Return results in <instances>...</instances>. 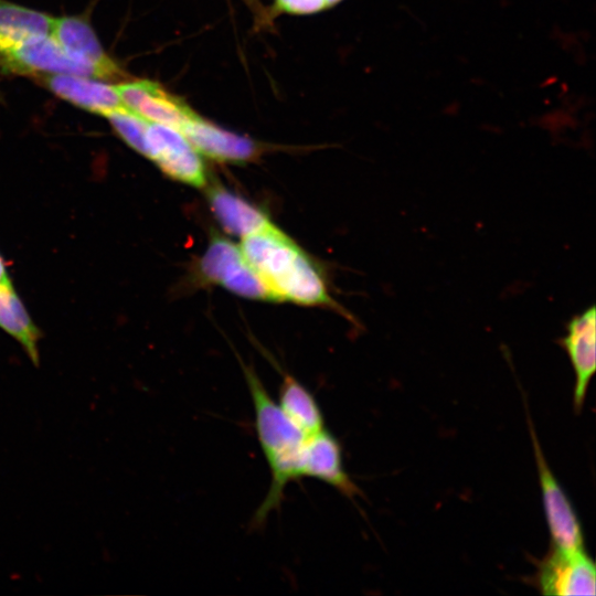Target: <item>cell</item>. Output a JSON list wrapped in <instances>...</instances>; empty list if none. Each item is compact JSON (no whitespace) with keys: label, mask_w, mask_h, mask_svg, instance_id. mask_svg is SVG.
Wrapping results in <instances>:
<instances>
[{"label":"cell","mask_w":596,"mask_h":596,"mask_svg":"<svg viewBox=\"0 0 596 596\" xmlns=\"http://www.w3.org/2000/svg\"><path fill=\"white\" fill-rule=\"evenodd\" d=\"M0 328L19 342L32 363L39 366L41 332L14 290L11 280L0 284Z\"/></svg>","instance_id":"2e32d148"},{"label":"cell","mask_w":596,"mask_h":596,"mask_svg":"<svg viewBox=\"0 0 596 596\" xmlns=\"http://www.w3.org/2000/svg\"><path fill=\"white\" fill-rule=\"evenodd\" d=\"M179 131L201 155L220 162H249L262 151L255 140L226 130L198 113Z\"/></svg>","instance_id":"30bf717a"},{"label":"cell","mask_w":596,"mask_h":596,"mask_svg":"<svg viewBox=\"0 0 596 596\" xmlns=\"http://www.w3.org/2000/svg\"><path fill=\"white\" fill-rule=\"evenodd\" d=\"M240 247L274 301L337 306L311 258L273 223L243 237Z\"/></svg>","instance_id":"6da1fadb"},{"label":"cell","mask_w":596,"mask_h":596,"mask_svg":"<svg viewBox=\"0 0 596 596\" xmlns=\"http://www.w3.org/2000/svg\"><path fill=\"white\" fill-rule=\"evenodd\" d=\"M560 344L567 352L575 373L574 406L579 411L596 369V311L590 306L574 316Z\"/></svg>","instance_id":"7c38bea8"},{"label":"cell","mask_w":596,"mask_h":596,"mask_svg":"<svg viewBox=\"0 0 596 596\" xmlns=\"http://www.w3.org/2000/svg\"><path fill=\"white\" fill-rule=\"evenodd\" d=\"M199 277L248 299L272 300L273 295L245 258L240 246L213 235L200 258Z\"/></svg>","instance_id":"3957f363"},{"label":"cell","mask_w":596,"mask_h":596,"mask_svg":"<svg viewBox=\"0 0 596 596\" xmlns=\"http://www.w3.org/2000/svg\"><path fill=\"white\" fill-rule=\"evenodd\" d=\"M254 408V426L268 464L270 485L252 519L260 526L280 507L287 485L301 478V460L307 435L281 411L252 365L242 363Z\"/></svg>","instance_id":"7a4b0ae2"},{"label":"cell","mask_w":596,"mask_h":596,"mask_svg":"<svg viewBox=\"0 0 596 596\" xmlns=\"http://www.w3.org/2000/svg\"><path fill=\"white\" fill-rule=\"evenodd\" d=\"M116 134L135 151L145 156L146 132L149 121L127 108L104 116Z\"/></svg>","instance_id":"ac0fdd59"},{"label":"cell","mask_w":596,"mask_h":596,"mask_svg":"<svg viewBox=\"0 0 596 596\" xmlns=\"http://www.w3.org/2000/svg\"><path fill=\"white\" fill-rule=\"evenodd\" d=\"M125 107L143 119L180 130L196 113L181 97L149 79L115 84Z\"/></svg>","instance_id":"8992f818"},{"label":"cell","mask_w":596,"mask_h":596,"mask_svg":"<svg viewBox=\"0 0 596 596\" xmlns=\"http://www.w3.org/2000/svg\"><path fill=\"white\" fill-rule=\"evenodd\" d=\"M529 423L542 490L543 507L553 546L566 551L584 550L581 523L563 489L551 472L535 430L530 421Z\"/></svg>","instance_id":"5b68a950"},{"label":"cell","mask_w":596,"mask_h":596,"mask_svg":"<svg viewBox=\"0 0 596 596\" xmlns=\"http://www.w3.org/2000/svg\"><path fill=\"white\" fill-rule=\"evenodd\" d=\"M302 477L322 481L351 500L360 493L344 469L339 440L326 428L307 436L301 460Z\"/></svg>","instance_id":"8fae6325"},{"label":"cell","mask_w":596,"mask_h":596,"mask_svg":"<svg viewBox=\"0 0 596 596\" xmlns=\"http://www.w3.org/2000/svg\"><path fill=\"white\" fill-rule=\"evenodd\" d=\"M201 156L178 129L149 121L145 157L169 178L195 188L204 187L207 178Z\"/></svg>","instance_id":"277c9868"},{"label":"cell","mask_w":596,"mask_h":596,"mask_svg":"<svg viewBox=\"0 0 596 596\" xmlns=\"http://www.w3.org/2000/svg\"><path fill=\"white\" fill-rule=\"evenodd\" d=\"M0 65L21 75L72 74L97 78L94 71L66 54L52 35L32 39L0 54Z\"/></svg>","instance_id":"9c48e42d"},{"label":"cell","mask_w":596,"mask_h":596,"mask_svg":"<svg viewBox=\"0 0 596 596\" xmlns=\"http://www.w3.org/2000/svg\"><path fill=\"white\" fill-rule=\"evenodd\" d=\"M278 405L307 436L326 428L321 407L313 393L289 373H283Z\"/></svg>","instance_id":"e0dca14e"},{"label":"cell","mask_w":596,"mask_h":596,"mask_svg":"<svg viewBox=\"0 0 596 596\" xmlns=\"http://www.w3.org/2000/svg\"><path fill=\"white\" fill-rule=\"evenodd\" d=\"M207 201L216 221L228 234L243 238L272 223L262 209L222 185L209 189Z\"/></svg>","instance_id":"5bb4252c"},{"label":"cell","mask_w":596,"mask_h":596,"mask_svg":"<svg viewBox=\"0 0 596 596\" xmlns=\"http://www.w3.org/2000/svg\"><path fill=\"white\" fill-rule=\"evenodd\" d=\"M38 82L60 98L93 114L105 116L126 108L115 85L72 74H40Z\"/></svg>","instance_id":"4fadbf2b"},{"label":"cell","mask_w":596,"mask_h":596,"mask_svg":"<svg viewBox=\"0 0 596 596\" xmlns=\"http://www.w3.org/2000/svg\"><path fill=\"white\" fill-rule=\"evenodd\" d=\"M52 38L74 61L94 71L103 81L127 78L121 67L106 53L89 22L82 17L54 18Z\"/></svg>","instance_id":"52a82bcc"},{"label":"cell","mask_w":596,"mask_h":596,"mask_svg":"<svg viewBox=\"0 0 596 596\" xmlns=\"http://www.w3.org/2000/svg\"><path fill=\"white\" fill-rule=\"evenodd\" d=\"M327 1V4H328V8H332L337 4H339L340 2H342L343 0H326Z\"/></svg>","instance_id":"7402d4cb"},{"label":"cell","mask_w":596,"mask_h":596,"mask_svg":"<svg viewBox=\"0 0 596 596\" xmlns=\"http://www.w3.org/2000/svg\"><path fill=\"white\" fill-rule=\"evenodd\" d=\"M326 0H274L269 9L270 15L275 19L279 14L310 15L327 10Z\"/></svg>","instance_id":"d6986e66"},{"label":"cell","mask_w":596,"mask_h":596,"mask_svg":"<svg viewBox=\"0 0 596 596\" xmlns=\"http://www.w3.org/2000/svg\"><path fill=\"white\" fill-rule=\"evenodd\" d=\"M254 15V21L258 28H269L274 19L270 15L269 9L263 6L260 0H242Z\"/></svg>","instance_id":"ffe728a7"},{"label":"cell","mask_w":596,"mask_h":596,"mask_svg":"<svg viewBox=\"0 0 596 596\" xmlns=\"http://www.w3.org/2000/svg\"><path fill=\"white\" fill-rule=\"evenodd\" d=\"M538 582L544 595H594L595 565L584 550L566 551L553 547L542 562Z\"/></svg>","instance_id":"ba28073f"},{"label":"cell","mask_w":596,"mask_h":596,"mask_svg":"<svg viewBox=\"0 0 596 596\" xmlns=\"http://www.w3.org/2000/svg\"><path fill=\"white\" fill-rule=\"evenodd\" d=\"M54 18L7 0H0V54L40 36L51 35Z\"/></svg>","instance_id":"9a60e30c"},{"label":"cell","mask_w":596,"mask_h":596,"mask_svg":"<svg viewBox=\"0 0 596 596\" xmlns=\"http://www.w3.org/2000/svg\"><path fill=\"white\" fill-rule=\"evenodd\" d=\"M10 281V277L8 275L7 266L4 263L3 257L0 254V284Z\"/></svg>","instance_id":"44dd1931"}]
</instances>
